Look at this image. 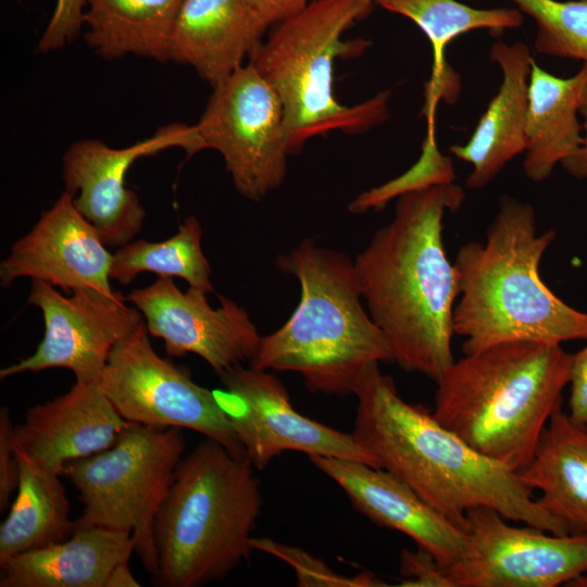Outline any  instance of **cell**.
<instances>
[{
	"label": "cell",
	"mask_w": 587,
	"mask_h": 587,
	"mask_svg": "<svg viewBox=\"0 0 587 587\" xmlns=\"http://www.w3.org/2000/svg\"><path fill=\"white\" fill-rule=\"evenodd\" d=\"M85 9L86 0H57L53 14L38 42V50H58L75 39L84 24Z\"/></svg>",
	"instance_id": "cell-31"
},
{
	"label": "cell",
	"mask_w": 587,
	"mask_h": 587,
	"mask_svg": "<svg viewBox=\"0 0 587 587\" xmlns=\"http://www.w3.org/2000/svg\"><path fill=\"white\" fill-rule=\"evenodd\" d=\"M400 573L403 577L399 586L405 587H452L445 569L429 552L403 549L400 554Z\"/></svg>",
	"instance_id": "cell-32"
},
{
	"label": "cell",
	"mask_w": 587,
	"mask_h": 587,
	"mask_svg": "<svg viewBox=\"0 0 587 587\" xmlns=\"http://www.w3.org/2000/svg\"><path fill=\"white\" fill-rule=\"evenodd\" d=\"M14 425L8 408L0 409V510L3 511L17 489L20 465L13 441Z\"/></svg>",
	"instance_id": "cell-33"
},
{
	"label": "cell",
	"mask_w": 587,
	"mask_h": 587,
	"mask_svg": "<svg viewBox=\"0 0 587 587\" xmlns=\"http://www.w3.org/2000/svg\"><path fill=\"white\" fill-rule=\"evenodd\" d=\"M134 551L129 533L78 528L64 541L5 561L0 587H105L114 567Z\"/></svg>",
	"instance_id": "cell-21"
},
{
	"label": "cell",
	"mask_w": 587,
	"mask_h": 587,
	"mask_svg": "<svg viewBox=\"0 0 587 587\" xmlns=\"http://www.w3.org/2000/svg\"><path fill=\"white\" fill-rule=\"evenodd\" d=\"M377 0H310L300 11L275 24L249 62L278 93L289 154L314 137L340 130L359 135L389 116L390 90L354 105L334 95L337 58L358 57L365 39L344 40L345 32L367 15Z\"/></svg>",
	"instance_id": "cell-7"
},
{
	"label": "cell",
	"mask_w": 587,
	"mask_h": 587,
	"mask_svg": "<svg viewBox=\"0 0 587 587\" xmlns=\"http://www.w3.org/2000/svg\"><path fill=\"white\" fill-rule=\"evenodd\" d=\"M182 429L132 423L111 447L70 462L63 472L84 505L75 529L129 533L135 552L153 577L154 523L185 449Z\"/></svg>",
	"instance_id": "cell-8"
},
{
	"label": "cell",
	"mask_w": 587,
	"mask_h": 587,
	"mask_svg": "<svg viewBox=\"0 0 587 587\" xmlns=\"http://www.w3.org/2000/svg\"><path fill=\"white\" fill-rule=\"evenodd\" d=\"M455 174L449 157L441 154L435 137L426 136L419 160L400 176L361 192L348 205L351 213L379 211L392 199L436 185L454 183Z\"/></svg>",
	"instance_id": "cell-29"
},
{
	"label": "cell",
	"mask_w": 587,
	"mask_h": 587,
	"mask_svg": "<svg viewBox=\"0 0 587 587\" xmlns=\"http://www.w3.org/2000/svg\"><path fill=\"white\" fill-rule=\"evenodd\" d=\"M554 237V229L537 233L530 203L504 195L486 241L459 248L453 262L460 288L453 332L464 338V355L504 342L561 346L587 340V312L561 300L539 273Z\"/></svg>",
	"instance_id": "cell-3"
},
{
	"label": "cell",
	"mask_w": 587,
	"mask_h": 587,
	"mask_svg": "<svg viewBox=\"0 0 587 587\" xmlns=\"http://www.w3.org/2000/svg\"><path fill=\"white\" fill-rule=\"evenodd\" d=\"M120 291L92 288L61 295L54 286L32 279L28 303L42 312L45 334L35 352L0 370V378L63 367L75 382H98L112 349L145 324L137 308Z\"/></svg>",
	"instance_id": "cell-12"
},
{
	"label": "cell",
	"mask_w": 587,
	"mask_h": 587,
	"mask_svg": "<svg viewBox=\"0 0 587 587\" xmlns=\"http://www.w3.org/2000/svg\"><path fill=\"white\" fill-rule=\"evenodd\" d=\"M205 296L192 287L183 292L173 277L159 276L126 300L140 311L149 334L164 341L168 357L193 353L220 376L250 362L262 336L235 301L218 295L220 307L213 309Z\"/></svg>",
	"instance_id": "cell-15"
},
{
	"label": "cell",
	"mask_w": 587,
	"mask_h": 587,
	"mask_svg": "<svg viewBox=\"0 0 587 587\" xmlns=\"http://www.w3.org/2000/svg\"><path fill=\"white\" fill-rule=\"evenodd\" d=\"M566 586L587 587V572L571 580Z\"/></svg>",
	"instance_id": "cell-38"
},
{
	"label": "cell",
	"mask_w": 587,
	"mask_h": 587,
	"mask_svg": "<svg viewBox=\"0 0 587 587\" xmlns=\"http://www.w3.org/2000/svg\"><path fill=\"white\" fill-rule=\"evenodd\" d=\"M252 550H259L286 562L297 577L298 586L383 587L387 584L370 572L345 576L333 571L321 559L308 551L266 537H251Z\"/></svg>",
	"instance_id": "cell-30"
},
{
	"label": "cell",
	"mask_w": 587,
	"mask_h": 587,
	"mask_svg": "<svg viewBox=\"0 0 587 587\" xmlns=\"http://www.w3.org/2000/svg\"><path fill=\"white\" fill-rule=\"evenodd\" d=\"M179 147L189 155L203 150L195 126L172 124L127 148H111L96 139L73 142L63 155L65 191L75 208L97 229L102 242L122 247L142 228L146 211L126 187L132 164L143 157Z\"/></svg>",
	"instance_id": "cell-14"
},
{
	"label": "cell",
	"mask_w": 587,
	"mask_h": 587,
	"mask_svg": "<svg viewBox=\"0 0 587 587\" xmlns=\"http://www.w3.org/2000/svg\"><path fill=\"white\" fill-rule=\"evenodd\" d=\"M466 521L465 550L445 569L452 587H555L587 572V534L512 526L488 507Z\"/></svg>",
	"instance_id": "cell-11"
},
{
	"label": "cell",
	"mask_w": 587,
	"mask_h": 587,
	"mask_svg": "<svg viewBox=\"0 0 587 587\" xmlns=\"http://www.w3.org/2000/svg\"><path fill=\"white\" fill-rule=\"evenodd\" d=\"M253 469L210 438L180 460L154 523L159 586H202L248 561L263 505Z\"/></svg>",
	"instance_id": "cell-6"
},
{
	"label": "cell",
	"mask_w": 587,
	"mask_h": 587,
	"mask_svg": "<svg viewBox=\"0 0 587 587\" xmlns=\"http://www.w3.org/2000/svg\"><path fill=\"white\" fill-rule=\"evenodd\" d=\"M146 323L111 351L99 384L120 415L153 427L188 428L247 458L215 391L153 349Z\"/></svg>",
	"instance_id": "cell-9"
},
{
	"label": "cell",
	"mask_w": 587,
	"mask_h": 587,
	"mask_svg": "<svg viewBox=\"0 0 587 587\" xmlns=\"http://www.w3.org/2000/svg\"><path fill=\"white\" fill-rule=\"evenodd\" d=\"M212 89L193 125L202 148L222 154L241 196L262 200L283 184L290 155L280 98L250 62Z\"/></svg>",
	"instance_id": "cell-10"
},
{
	"label": "cell",
	"mask_w": 587,
	"mask_h": 587,
	"mask_svg": "<svg viewBox=\"0 0 587 587\" xmlns=\"http://www.w3.org/2000/svg\"><path fill=\"white\" fill-rule=\"evenodd\" d=\"M519 474L525 485L539 490L537 502L570 534H587V429L574 424L562 404Z\"/></svg>",
	"instance_id": "cell-23"
},
{
	"label": "cell",
	"mask_w": 587,
	"mask_h": 587,
	"mask_svg": "<svg viewBox=\"0 0 587 587\" xmlns=\"http://www.w3.org/2000/svg\"><path fill=\"white\" fill-rule=\"evenodd\" d=\"M216 398L238 436L247 459L263 470L286 451L363 462L375 459L352 434L311 420L296 411L283 383L265 370L237 365L220 375Z\"/></svg>",
	"instance_id": "cell-13"
},
{
	"label": "cell",
	"mask_w": 587,
	"mask_h": 587,
	"mask_svg": "<svg viewBox=\"0 0 587 587\" xmlns=\"http://www.w3.org/2000/svg\"><path fill=\"white\" fill-rule=\"evenodd\" d=\"M537 25L534 48L587 64V0H511Z\"/></svg>",
	"instance_id": "cell-28"
},
{
	"label": "cell",
	"mask_w": 587,
	"mask_h": 587,
	"mask_svg": "<svg viewBox=\"0 0 587 587\" xmlns=\"http://www.w3.org/2000/svg\"><path fill=\"white\" fill-rule=\"evenodd\" d=\"M20 476L15 499L0 526V565L9 559L70 538L75 521L60 474L15 446Z\"/></svg>",
	"instance_id": "cell-25"
},
{
	"label": "cell",
	"mask_w": 587,
	"mask_h": 587,
	"mask_svg": "<svg viewBox=\"0 0 587 587\" xmlns=\"http://www.w3.org/2000/svg\"><path fill=\"white\" fill-rule=\"evenodd\" d=\"M587 100V64L562 78L535 60L528 80L526 148L523 170L534 183L547 180L557 164L573 157L583 141L579 110Z\"/></svg>",
	"instance_id": "cell-22"
},
{
	"label": "cell",
	"mask_w": 587,
	"mask_h": 587,
	"mask_svg": "<svg viewBox=\"0 0 587 587\" xmlns=\"http://www.w3.org/2000/svg\"><path fill=\"white\" fill-rule=\"evenodd\" d=\"M140 584L132 574L128 562H123L114 567L110 574L105 587H139Z\"/></svg>",
	"instance_id": "cell-37"
},
{
	"label": "cell",
	"mask_w": 587,
	"mask_h": 587,
	"mask_svg": "<svg viewBox=\"0 0 587 587\" xmlns=\"http://www.w3.org/2000/svg\"><path fill=\"white\" fill-rule=\"evenodd\" d=\"M572 354L504 342L464 355L436 382L434 417L479 453L520 472L563 403Z\"/></svg>",
	"instance_id": "cell-5"
},
{
	"label": "cell",
	"mask_w": 587,
	"mask_h": 587,
	"mask_svg": "<svg viewBox=\"0 0 587 587\" xmlns=\"http://www.w3.org/2000/svg\"><path fill=\"white\" fill-rule=\"evenodd\" d=\"M132 423L110 402L99 382L79 383L65 394L27 410L14 426V446L53 472L111 447Z\"/></svg>",
	"instance_id": "cell-18"
},
{
	"label": "cell",
	"mask_w": 587,
	"mask_h": 587,
	"mask_svg": "<svg viewBox=\"0 0 587 587\" xmlns=\"http://www.w3.org/2000/svg\"><path fill=\"white\" fill-rule=\"evenodd\" d=\"M185 0H86L85 39L100 57L168 61L171 34Z\"/></svg>",
	"instance_id": "cell-26"
},
{
	"label": "cell",
	"mask_w": 587,
	"mask_h": 587,
	"mask_svg": "<svg viewBox=\"0 0 587 587\" xmlns=\"http://www.w3.org/2000/svg\"><path fill=\"white\" fill-rule=\"evenodd\" d=\"M490 58L502 72L496 96L480 116L464 145H453L450 152L470 163L469 189L488 185L516 155L525 152L528 80L534 59L523 42H495Z\"/></svg>",
	"instance_id": "cell-20"
},
{
	"label": "cell",
	"mask_w": 587,
	"mask_h": 587,
	"mask_svg": "<svg viewBox=\"0 0 587 587\" xmlns=\"http://www.w3.org/2000/svg\"><path fill=\"white\" fill-rule=\"evenodd\" d=\"M397 199L392 220L373 235L353 266L392 361L436 383L454 362L453 309L460 295L444 245V217L461 208L465 192L450 183Z\"/></svg>",
	"instance_id": "cell-1"
},
{
	"label": "cell",
	"mask_w": 587,
	"mask_h": 587,
	"mask_svg": "<svg viewBox=\"0 0 587 587\" xmlns=\"http://www.w3.org/2000/svg\"><path fill=\"white\" fill-rule=\"evenodd\" d=\"M202 229L196 216H189L177 233L163 241H130L113 254L110 278L129 285L139 273L179 277L189 287L205 294L214 291L211 266L201 249Z\"/></svg>",
	"instance_id": "cell-27"
},
{
	"label": "cell",
	"mask_w": 587,
	"mask_h": 587,
	"mask_svg": "<svg viewBox=\"0 0 587 587\" xmlns=\"http://www.w3.org/2000/svg\"><path fill=\"white\" fill-rule=\"evenodd\" d=\"M95 226L63 191L38 222L11 247L0 263V285L10 287L21 277L40 279L63 290L92 288L114 291L110 285L113 259Z\"/></svg>",
	"instance_id": "cell-16"
},
{
	"label": "cell",
	"mask_w": 587,
	"mask_h": 587,
	"mask_svg": "<svg viewBox=\"0 0 587 587\" xmlns=\"http://www.w3.org/2000/svg\"><path fill=\"white\" fill-rule=\"evenodd\" d=\"M267 27L247 0H185L167 59L191 66L213 88L243 65Z\"/></svg>",
	"instance_id": "cell-19"
},
{
	"label": "cell",
	"mask_w": 587,
	"mask_h": 587,
	"mask_svg": "<svg viewBox=\"0 0 587 587\" xmlns=\"http://www.w3.org/2000/svg\"><path fill=\"white\" fill-rule=\"evenodd\" d=\"M569 384V417L577 426L587 429V346L572 354Z\"/></svg>",
	"instance_id": "cell-34"
},
{
	"label": "cell",
	"mask_w": 587,
	"mask_h": 587,
	"mask_svg": "<svg viewBox=\"0 0 587 587\" xmlns=\"http://www.w3.org/2000/svg\"><path fill=\"white\" fill-rule=\"evenodd\" d=\"M268 25L277 24L300 11L310 0H247Z\"/></svg>",
	"instance_id": "cell-35"
},
{
	"label": "cell",
	"mask_w": 587,
	"mask_h": 587,
	"mask_svg": "<svg viewBox=\"0 0 587 587\" xmlns=\"http://www.w3.org/2000/svg\"><path fill=\"white\" fill-rule=\"evenodd\" d=\"M384 10L412 21L427 37L433 50V70L426 85L424 112L428 126H434L435 108L439 100L452 103L460 90L458 76L447 64L445 52L459 36L477 29L500 35L523 24L517 8L475 9L457 0H377Z\"/></svg>",
	"instance_id": "cell-24"
},
{
	"label": "cell",
	"mask_w": 587,
	"mask_h": 587,
	"mask_svg": "<svg viewBox=\"0 0 587 587\" xmlns=\"http://www.w3.org/2000/svg\"><path fill=\"white\" fill-rule=\"evenodd\" d=\"M583 118V141L578 151L561 163L562 167L577 179H587V100L579 110Z\"/></svg>",
	"instance_id": "cell-36"
},
{
	"label": "cell",
	"mask_w": 587,
	"mask_h": 587,
	"mask_svg": "<svg viewBox=\"0 0 587 587\" xmlns=\"http://www.w3.org/2000/svg\"><path fill=\"white\" fill-rule=\"evenodd\" d=\"M297 278L300 299L288 321L262 336L249 365L298 373L310 392L353 395L364 370L392 361L384 334L362 305L353 261L304 239L276 259Z\"/></svg>",
	"instance_id": "cell-4"
},
{
	"label": "cell",
	"mask_w": 587,
	"mask_h": 587,
	"mask_svg": "<svg viewBox=\"0 0 587 587\" xmlns=\"http://www.w3.org/2000/svg\"><path fill=\"white\" fill-rule=\"evenodd\" d=\"M309 460L338 484L357 511L378 526L407 535L444 569L463 554L466 533L389 472L341 458L310 455Z\"/></svg>",
	"instance_id": "cell-17"
},
{
	"label": "cell",
	"mask_w": 587,
	"mask_h": 587,
	"mask_svg": "<svg viewBox=\"0 0 587 587\" xmlns=\"http://www.w3.org/2000/svg\"><path fill=\"white\" fill-rule=\"evenodd\" d=\"M379 363L359 378L353 437L427 504L466 533V512L488 507L557 535L567 527L541 508L519 472L473 449L421 405L405 402Z\"/></svg>",
	"instance_id": "cell-2"
}]
</instances>
